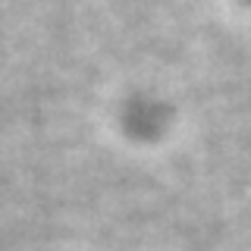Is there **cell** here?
Returning <instances> with one entry per match:
<instances>
[]
</instances>
